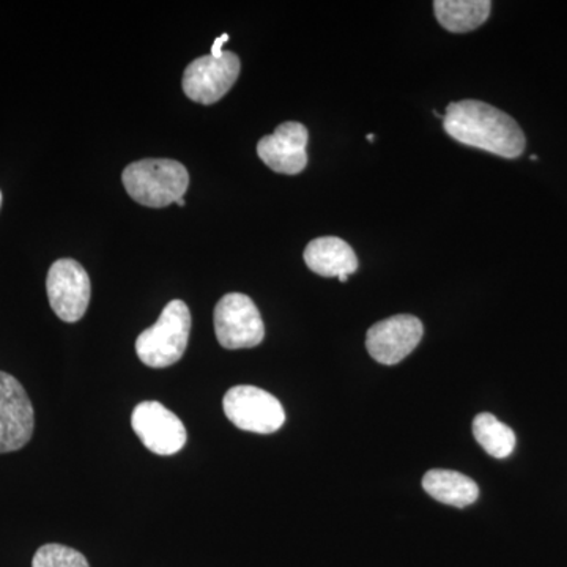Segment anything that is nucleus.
Returning a JSON list of instances; mask_svg holds the SVG:
<instances>
[{"mask_svg": "<svg viewBox=\"0 0 567 567\" xmlns=\"http://www.w3.org/2000/svg\"><path fill=\"white\" fill-rule=\"evenodd\" d=\"M230 423L252 434H275L286 423L284 406L274 394L251 385L230 388L223 399Z\"/></svg>", "mask_w": 567, "mask_h": 567, "instance_id": "obj_4", "label": "nucleus"}, {"mask_svg": "<svg viewBox=\"0 0 567 567\" xmlns=\"http://www.w3.org/2000/svg\"><path fill=\"white\" fill-rule=\"evenodd\" d=\"M132 425L142 445L158 456L177 454L188 440L181 417L159 402H141L134 409Z\"/></svg>", "mask_w": 567, "mask_h": 567, "instance_id": "obj_9", "label": "nucleus"}, {"mask_svg": "<svg viewBox=\"0 0 567 567\" xmlns=\"http://www.w3.org/2000/svg\"><path fill=\"white\" fill-rule=\"evenodd\" d=\"M442 121L454 141L502 158H518L527 145L524 132L511 115L477 100L451 103Z\"/></svg>", "mask_w": 567, "mask_h": 567, "instance_id": "obj_1", "label": "nucleus"}, {"mask_svg": "<svg viewBox=\"0 0 567 567\" xmlns=\"http://www.w3.org/2000/svg\"><path fill=\"white\" fill-rule=\"evenodd\" d=\"M230 37L227 35V33H224V35L219 37V39H216L213 41L212 44V55L213 58H221L223 55V44L227 43L229 41Z\"/></svg>", "mask_w": 567, "mask_h": 567, "instance_id": "obj_17", "label": "nucleus"}, {"mask_svg": "<svg viewBox=\"0 0 567 567\" xmlns=\"http://www.w3.org/2000/svg\"><path fill=\"white\" fill-rule=\"evenodd\" d=\"M473 435L476 442L483 446L488 456L506 458L513 454L516 447V434L513 429L492 413H480L473 421Z\"/></svg>", "mask_w": 567, "mask_h": 567, "instance_id": "obj_15", "label": "nucleus"}, {"mask_svg": "<svg viewBox=\"0 0 567 567\" xmlns=\"http://www.w3.org/2000/svg\"><path fill=\"white\" fill-rule=\"evenodd\" d=\"M309 133L303 123L286 122L257 144V155L278 174L297 175L308 166Z\"/></svg>", "mask_w": 567, "mask_h": 567, "instance_id": "obj_11", "label": "nucleus"}, {"mask_svg": "<svg viewBox=\"0 0 567 567\" xmlns=\"http://www.w3.org/2000/svg\"><path fill=\"white\" fill-rule=\"evenodd\" d=\"M32 567H91L81 551L61 544H47L37 550Z\"/></svg>", "mask_w": 567, "mask_h": 567, "instance_id": "obj_16", "label": "nucleus"}, {"mask_svg": "<svg viewBox=\"0 0 567 567\" xmlns=\"http://www.w3.org/2000/svg\"><path fill=\"white\" fill-rule=\"evenodd\" d=\"M35 413L24 386L0 371V454L13 453L31 442Z\"/></svg>", "mask_w": 567, "mask_h": 567, "instance_id": "obj_8", "label": "nucleus"}, {"mask_svg": "<svg viewBox=\"0 0 567 567\" xmlns=\"http://www.w3.org/2000/svg\"><path fill=\"white\" fill-rule=\"evenodd\" d=\"M436 21L446 31L465 33L483 25L491 14L488 0H436L434 2Z\"/></svg>", "mask_w": 567, "mask_h": 567, "instance_id": "obj_14", "label": "nucleus"}, {"mask_svg": "<svg viewBox=\"0 0 567 567\" xmlns=\"http://www.w3.org/2000/svg\"><path fill=\"white\" fill-rule=\"evenodd\" d=\"M240 59L230 51L223 52L221 58H197L183 73V92L196 103L219 102L240 76Z\"/></svg>", "mask_w": 567, "mask_h": 567, "instance_id": "obj_7", "label": "nucleus"}, {"mask_svg": "<svg viewBox=\"0 0 567 567\" xmlns=\"http://www.w3.org/2000/svg\"><path fill=\"white\" fill-rule=\"evenodd\" d=\"M305 262L309 270L323 278H341L358 270L352 246L338 237H320L306 246Z\"/></svg>", "mask_w": 567, "mask_h": 567, "instance_id": "obj_12", "label": "nucleus"}, {"mask_svg": "<svg viewBox=\"0 0 567 567\" xmlns=\"http://www.w3.org/2000/svg\"><path fill=\"white\" fill-rule=\"evenodd\" d=\"M177 204H178V205H181V207H183V205H185V199H181V200H178V203H177Z\"/></svg>", "mask_w": 567, "mask_h": 567, "instance_id": "obj_18", "label": "nucleus"}, {"mask_svg": "<svg viewBox=\"0 0 567 567\" xmlns=\"http://www.w3.org/2000/svg\"><path fill=\"white\" fill-rule=\"evenodd\" d=\"M123 186L137 204L163 208L177 204L188 192L189 174L174 159H141L125 167Z\"/></svg>", "mask_w": 567, "mask_h": 567, "instance_id": "obj_2", "label": "nucleus"}, {"mask_svg": "<svg viewBox=\"0 0 567 567\" xmlns=\"http://www.w3.org/2000/svg\"><path fill=\"white\" fill-rule=\"evenodd\" d=\"M215 333L227 350L252 349L265 338L259 309L244 293H227L215 308Z\"/></svg>", "mask_w": 567, "mask_h": 567, "instance_id": "obj_5", "label": "nucleus"}, {"mask_svg": "<svg viewBox=\"0 0 567 567\" xmlns=\"http://www.w3.org/2000/svg\"><path fill=\"white\" fill-rule=\"evenodd\" d=\"M47 290L52 311L66 323L81 320L91 303V278L73 259H59L51 265Z\"/></svg>", "mask_w": 567, "mask_h": 567, "instance_id": "obj_6", "label": "nucleus"}, {"mask_svg": "<svg viewBox=\"0 0 567 567\" xmlns=\"http://www.w3.org/2000/svg\"><path fill=\"white\" fill-rule=\"evenodd\" d=\"M424 327L415 316L399 315L377 322L365 336V349L380 364L405 360L423 339Z\"/></svg>", "mask_w": 567, "mask_h": 567, "instance_id": "obj_10", "label": "nucleus"}, {"mask_svg": "<svg viewBox=\"0 0 567 567\" xmlns=\"http://www.w3.org/2000/svg\"><path fill=\"white\" fill-rule=\"evenodd\" d=\"M423 487L436 502L461 509L473 505L480 496L475 481L453 470H431L423 477Z\"/></svg>", "mask_w": 567, "mask_h": 567, "instance_id": "obj_13", "label": "nucleus"}, {"mask_svg": "<svg viewBox=\"0 0 567 567\" xmlns=\"http://www.w3.org/2000/svg\"><path fill=\"white\" fill-rule=\"evenodd\" d=\"M192 312L182 300L167 303L158 322L137 336L136 353L148 368H169L182 360L189 342Z\"/></svg>", "mask_w": 567, "mask_h": 567, "instance_id": "obj_3", "label": "nucleus"}, {"mask_svg": "<svg viewBox=\"0 0 567 567\" xmlns=\"http://www.w3.org/2000/svg\"><path fill=\"white\" fill-rule=\"evenodd\" d=\"M0 205H2V192H0Z\"/></svg>", "mask_w": 567, "mask_h": 567, "instance_id": "obj_19", "label": "nucleus"}]
</instances>
